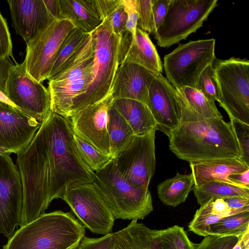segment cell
<instances>
[{
    "mask_svg": "<svg viewBox=\"0 0 249 249\" xmlns=\"http://www.w3.org/2000/svg\"><path fill=\"white\" fill-rule=\"evenodd\" d=\"M17 163L23 189L21 226L45 213L69 188L93 180L94 173L75 145L69 118L51 111L17 153Z\"/></svg>",
    "mask_w": 249,
    "mask_h": 249,
    "instance_id": "cell-1",
    "label": "cell"
},
{
    "mask_svg": "<svg viewBox=\"0 0 249 249\" xmlns=\"http://www.w3.org/2000/svg\"><path fill=\"white\" fill-rule=\"evenodd\" d=\"M170 150L179 159L190 162L218 159H240L232 125L213 118L181 123L168 138Z\"/></svg>",
    "mask_w": 249,
    "mask_h": 249,
    "instance_id": "cell-2",
    "label": "cell"
},
{
    "mask_svg": "<svg viewBox=\"0 0 249 249\" xmlns=\"http://www.w3.org/2000/svg\"><path fill=\"white\" fill-rule=\"evenodd\" d=\"M85 232L72 212L55 211L20 226L3 249H76Z\"/></svg>",
    "mask_w": 249,
    "mask_h": 249,
    "instance_id": "cell-3",
    "label": "cell"
},
{
    "mask_svg": "<svg viewBox=\"0 0 249 249\" xmlns=\"http://www.w3.org/2000/svg\"><path fill=\"white\" fill-rule=\"evenodd\" d=\"M92 183L115 219H143L153 210L148 188L133 185L125 180L114 159L94 173Z\"/></svg>",
    "mask_w": 249,
    "mask_h": 249,
    "instance_id": "cell-4",
    "label": "cell"
},
{
    "mask_svg": "<svg viewBox=\"0 0 249 249\" xmlns=\"http://www.w3.org/2000/svg\"><path fill=\"white\" fill-rule=\"evenodd\" d=\"M94 50L88 33L76 52L48 83L51 111L70 118L75 99L83 94L91 81Z\"/></svg>",
    "mask_w": 249,
    "mask_h": 249,
    "instance_id": "cell-5",
    "label": "cell"
},
{
    "mask_svg": "<svg viewBox=\"0 0 249 249\" xmlns=\"http://www.w3.org/2000/svg\"><path fill=\"white\" fill-rule=\"evenodd\" d=\"M91 34L94 50L91 81L86 91L74 101L71 116L101 101L111 92L119 66L120 39L113 33L108 21H103Z\"/></svg>",
    "mask_w": 249,
    "mask_h": 249,
    "instance_id": "cell-6",
    "label": "cell"
},
{
    "mask_svg": "<svg viewBox=\"0 0 249 249\" xmlns=\"http://www.w3.org/2000/svg\"><path fill=\"white\" fill-rule=\"evenodd\" d=\"M215 62L219 105L230 120L249 124V61L232 57Z\"/></svg>",
    "mask_w": 249,
    "mask_h": 249,
    "instance_id": "cell-7",
    "label": "cell"
},
{
    "mask_svg": "<svg viewBox=\"0 0 249 249\" xmlns=\"http://www.w3.org/2000/svg\"><path fill=\"white\" fill-rule=\"evenodd\" d=\"M215 45L214 38L179 44L164 57L166 78L177 89L184 87L196 89L202 71L216 59Z\"/></svg>",
    "mask_w": 249,
    "mask_h": 249,
    "instance_id": "cell-8",
    "label": "cell"
},
{
    "mask_svg": "<svg viewBox=\"0 0 249 249\" xmlns=\"http://www.w3.org/2000/svg\"><path fill=\"white\" fill-rule=\"evenodd\" d=\"M217 0H170L165 17L154 34L158 45L169 47L203 26Z\"/></svg>",
    "mask_w": 249,
    "mask_h": 249,
    "instance_id": "cell-9",
    "label": "cell"
},
{
    "mask_svg": "<svg viewBox=\"0 0 249 249\" xmlns=\"http://www.w3.org/2000/svg\"><path fill=\"white\" fill-rule=\"evenodd\" d=\"M5 95L18 109L41 124L51 111L48 89L28 73L24 61L11 67Z\"/></svg>",
    "mask_w": 249,
    "mask_h": 249,
    "instance_id": "cell-10",
    "label": "cell"
},
{
    "mask_svg": "<svg viewBox=\"0 0 249 249\" xmlns=\"http://www.w3.org/2000/svg\"><path fill=\"white\" fill-rule=\"evenodd\" d=\"M62 199L85 228L95 234L111 233L115 218L92 183L69 188Z\"/></svg>",
    "mask_w": 249,
    "mask_h": 249,
    "instance_id": "cell-11",
    "label": "cell"
},
{
    "mask_svg": "<svg viewBox=\"0 0 249 249\" xmlns=\"http://www.w3.org/2000/svg\"><path fill=\"white\" fill-rule=\"evenodd\" d=\"M135 135L114 160L124 178L131 184L148 188L155 171V133Z\"/></svg>",
    "mask_w": 249,
    "mask_h": 249,
    "instance_id": "cell-12",
    "label": "cell"
},
{
    "mask_svg": "<svg viewBox=\"0 0 249 249\" xmlns=\"http://www.w3.org/2000/svg\"><path fill=\"white\" fill-rule=\"evenodd\" d=\"M0 151V233L9 239L21 225L23 189L18 168Z\"/></svg>",
    "mask_w": 249,
    "mask_h": 249,
    "instance_id": "cell-13",
    "label": "cell"
},
{
    "mask_svg": "<svg viewBox=\"0 0 249 249\" xmlns=\"http://www.w3.org/2000/svg\"><path fill=\"white\" fill-rule=\"evenodd\" d=\"M74 28L68 20H55L27 45L24 61L36 80L42 83L48 80L61 44Z\"/></svg>",
    "mask_w": 249,
    "mask_h": 249,
    "instance_id": "cell-14",
    "label": "cell"
},
{
    "mask_svg": "<svg viewBox=\"0 0 249 249\" xmlns=\"http://www.w3.org/2000/svg\"><path fill=\"white\" fill-rule=\"evenodd\" d=\"M113 100L111 92L104 99L82 109L69 118L74 136L110 156L107 124L108 110Z\"/></svg>",
    "mask_w": 249,
    "mask_h": 249,
    "instance_id": "cell-15",
    "label": "cell"
},
{
    "mask_svg": "<svg viewBox=\"0 0 249 249\" xmlns=\"http://www.w3.org/2000/svg\"><path fill=\"white\" fill-rule=\"evenodd\" d=\"M146 105L155 121L157 130L169 138L180 124V108L177 89L161 73L150 84Z\"/></svg>",
    "mask_w": 249,
    "mask_h": 249,
    "instance_id": "cell-16",
    "label": "cell"
},
{
    "mask_svg": "<svg viewBox=\"0 0 249 249\" xmlns=\"http://www.w3.org/2000/svg\"><path fill=\"white\" fill-rule=\"evenodd\" d=\"M40 125L18 108L0 101V151L17 154L30 142Z\"/></svg>",
    "mask_w": 249,
    "mask_h": 249,
    "instance_id": "cell-17",
    "label": "cell"
},
{
    "mask_svg": "<svg viewBox=\"0 0 249 249\" xmlns=\"http://www.w3.org/2000/svg\"><path fill=\"white\" fill-rule=\"evenodd\" d=\"M7 2L12 25L26 45L55 21L43 0H8Z\"/></svg>",
    "mask_w": 249,
    "mask_h": 249,
    "instance_id": "cell-18",
    "label": "cell"
},
{
    "mask_svg": "<svg viewBox=\"0 0 249 249\" xmlns=\"http://www.w3.org/2000/svg\"><path fill=\"white\" fill-rule=\"evenodd\" d=\"M158 74L138 64L119 65L111 89L113 99H130L146 105L149 89Z\"/></svg>",
    "mask_w": 249,
    "mask_h": 249,
    "instance_id": "cell-19",
    "label": "cell"
},
{
    "mask_svg": "<svg viewBox=\"0 0 249 249\" xmlns=\"http://www.w3.org/2000/svg\"><path fill=\"white\" fill-rule=\"evenodd\" d=\"M128 62L141 65L156 73H161L163 66L157 49L148 34L137 28L134 36L126 30L120 39L119 64Z\"/></svg>",
    "mask_w": 249,
    "mask_h": 249,
    "instance_id": "cell-20",
    "label": "cell"
},
{
    "mask_svg": "<svg viewBox=\"0 0 249 249\" xmlns=\"http://www.w3.org/2000/svg\"><path fill=\"white\" fill-rule=\"evenodd\" d=\"M189 165L196 186L213 181L223 182L239 186L230 180L229 176L249 169V166L238 158L192 161L189 162Z\"/></svg>",
    "mask_w": 249,
    "mask_h": 249,
    "instance_id": "cell-21",
    "label": "cell"
},
{
    "mask_svg": "<svg viewBox=\"0 0 249 249\" xmlns=\"http://www.w3.org/2000/svg\"><path fill=\"white\" fill-rule=\"evenodd\" d=\"M177 90L180 124L213 118L223 119L215 102L207 98L196 89L184 87Z\"/></svg>",
    "mask_w": 249,
    "mask_h": 249,
    "instance_id": "cell-22",
    "label": "cell"
},
{
    "mask_svg": "<svg viewBox=\"0 0 249 249\" xmlns=\"http://www.w3.org/2000/svg\"><path fill=\"white\" fill-rule=\"evenodd\" d=\"M59 3L61 19L86 33H92L103 22L92 0H59Z\"/></svg>",
    "mask_w": 249,
    "mask_h": 249,
    "instance_id": "cell-23",
    "label": "cell"
},
{
    "mask_svg": "<svg viewBox=\"0 0 249 249\" xmlns=\"http://www.w3.org/2000/svg\"><path fill=\"white\" fill-rule=\"evenodd\" d=\"M111 106L124 117L135 135H144L157 130L154 117L146 105L130 99H113Z\"/></svg>",
    "mask_w": 249,
    "mask_h": 249,
    "instance_id": "cell-24",
    "label": "cell"
},
{
    "mask_svg": "<svg viewBox=\"0 0 249 249\" xmlns=\"http://www.w3.org/2000/svg\"><path fill=\"white\" fill-rule=\"evenodd\" d=\"M157 231L133 220L125 228L115 232L113 249H155Z\"/></svg>",
    "mask_w": 249,
    "mask_h": 249,
    "instance_id": "cell-25",
    "label": "cell"
},
{
    "mask_svg": "<svg viewBox=\"0 0 249 249\" xmlns=\"http://www.w3.org/2000/svg\"><path fill=\"white\" fill-rule=\"evenodd\" d=\"M194 180L192 173H177L173 178L167 179L157 186L159 199L165 205L177 207L184 203L193 190Z\"/></svg>",
    "mask_w": 249,
    "mask_h": 249,
    "instance_id": "cell-26",
    "label": "cell"
},
{
    "mask_svg": "<svg viewBox=\"0 0 249 249\" xmlns=\"http://www.w3.org/2000/svg\"><path fill=\"white\" fill-rule=\"evenodd\" d=\"M107 128L111 156L114 159L128 145L135 134L124 117L112 106L108 110Z\"/></svg>",
    "mask_w": 249,
    "mask_h": 249,
    "instance_id": "cell-27",
    "label": "cell"
},
{
    "mask_svg": "<svg viewBox=\"0 0 249 249\" xmlns=\"http://www.w3.org/2000/svg\"><path fill=\"white\" fill-rule=\"evenodd\" d=\"M193 191L200 205L211 199L214 200L235 196L249 198V188L220 181H213L198 186H194Z\"/></svg>",
    "mask_w": 249,
    "mask_h": 249,
    "instance_id": "cell-28",
    "label": "cell"
},
{
    "mask_svg": "<svg viewBox=\"0 0 249 249\" xmlns=\"http://www.w3.org/2000/svg\"><path fill=\"white\" fill-rule=\"evenodd\" d=\"M249 230V211H246L221 218L210 226L209 235L240 237Z\"/></svg>",
    "mask_w": 249,
    "mask_h": 249,
    "instance_id": "cell-29",
    "label": "cell"
},
{
    "mask_svg": "<svg viewBox=\"0 0 249 249\" xmlns=\"http://www.w3.org/2000/svg\"><path fill=\"white\" fill-rule=\"evenodd\" d=\"M155 241L157 249H196L184 228L178 225L158 230Z\"/></svg>",
    "mask_w": 249,
    "mask_h": 249,
    "instance_id": "cell-30",
    "label": "cell"
},
{
    "mask_svg": "<svg viewBox=\"0 0 249 249\" xmlns=\"http://www.w3.org/2000/svg\"><path fill=\"white\" fill-rule=\"evenodd\" d=\"M87 34L81 29L74 28L67 36L58 50L48 80L53 77L76 52Z\"/></svg>",
    "mask_w": 249,
    "mask_h": 249,
    "instance_id": "cell-31",
    "label": "cell"
},
{
    "mask_svg": "<svg viewBox=\"0 0 249 249\" xmlns=\"http://www.w3.org/2000/svg\"><path fill=\"white\" fill-rule=\"evenodd\" d=\"M78 151L87 166L94 173L103 169L113 159L73 135Z\"/></svg>",
    "mask_w": 249,
    "mask_h": 249,
    "instance_id": "cell-32",
    "label": "cell"
},
{
    "mask_svg": "<svg viewBox=\"0 0 249 249\" xmlns=\"http://www.w3.org/2000/svg\"><path fill=\"white\" fill-rule=\"evenodd\" d=\"M221 218L215 214L212 210V199L200 205L195 213L193 218L188 225L189 231L202 236L209 235L210 226Z\"/></svg>",
    "mask_w": 249,
    "mask_h": 249,
    "instance_id": "cell-33",
    "label": "cell"
},
{
    "mask_svg": "<svg viewBox=\"0 0 249 249\" xmlns=\"http://www.w3.org/2000/svg\"><path fill=\"white\" fill-rule=\"evenodd\" d=\"M213 65H209L202 71L197 81L196 89L209 99L219 102L218 89Z\"/></svg>",
    "mask_w": 249,
    "mask_h": 249,
    "instance_id": "cell-34",
    "label": "cell"
},
{
    "mask_svg": "<svg viewBox=\"0 0 249 249\" xmlns=\"http://www.w3.org/2000/svg\"><path fill=\"white\" fill-rule=\"evenodd\" d=\"M230 120L239 146L240 159L249 166V124L234 119Z\"/></svg>",
    "mask_w": 249,
    "mask_h": 249,
    "instance_id": "cell-35",
    "label": "cell"
},
{
    "mask_svg": "<svg viewBox=\"0 0 249 249\" xmlns=\"http://www.w3.org/2000/svg\"><path fill=\"white\" fill-rule=\"evenodd\" d=\"M240 237L209 234L196 244V249H232Z\"/></svg>",
    "mask_w": 249,
    "mask_h": 249,
    "instance_id": "cell-36",
    "label": "cell"
},
{
    "mask_svg": "<svg viewBox=\"0 0 249 249\" xmlns=\"http://www.w3.org/2000/svg\"><path fill=\"white\" fill-rule=\"evenodd\" d=\"M137 27L148 34L154 33L152 0H138Z\"/></svg>",
    "mask_w": 249,
    "mask_h": 249,
    "instance_id": "cell-37",
    "label": "cell"
},
{
    "mask_svg": "<svg viewBox=\"0 0 249 249\" xmlns=\"http://www.w3.org/2000/svg\"><path fill=\"white\" fill-rule=\"evenodd\" d=\"M115 239V232L99 238L84 236L76 249H113Z\"/></svg>",
    "mask_w": 249,
    "mask_h": 249,
    "instance_id": "cell-38",
    "label": "cell"
},
{
    "mask_svg": "<svg viewBox=\"0 0 249 249\" xmlns=\"http://www.w3.org/2000/svg\"><path fill=\"white\" fill-rule=\"evenodd\" d=\"M107 20L113 33L120 39L126 31L127 16L121 3L111 14Z\"/></svg>",
    "mask_w": 249,
    "mask_h": 249,
    "instance_id": "cell-39",
    "label": "cell"
},
{
    "mask_svg": "<svg viewBox=\"0 0 249 249\" xmlns=\"http://www.w3.org/2000/svg\"><path fill=\"white\" fill-rule=\"evenodd\" d=\"M127 16L126 30L133 37L137 28L139 18L138 0H121Z\"/></svg>",
    "mask_w": 249,
    "mask_h": 249,
    "instance_id": "cell-40",
    "label": "cell"
},
{
    "mask_svg": "<svg viewBox=\"0 0 249 249\" xmlns=\"http://www.w3.org/2000/svg\"><path fill=\"white\" fill-rule=\"evenodd\" d=\"M13 57L12 43L8 26L0 13V57Z\"/></svg>",
    "mask_w": 249,
    "mask_h": 249,
    "instance_id": "cell-41",
    "label": "cell"
},
{
    "mask_svg": "<svg viewBox=\"0 0 249 249\" xmlns=\"http://www.w3.org/2000/svg\"><path fill=\"white\" fill-rule=\"evenodd\" d=\"M170 0H152L154 33L162 23L167 13Z\"/></svg>",
    "mask_w": 249,
    "mask_h": 249,
    "instance_id": "cell-42",
    "label": "cell"
},
{
    "mask_svg": "<svg viewBox=\"0 0 249 249\" xmlns=\"http://www.w3.org/2000/svg\"><path fill=\"white\" fill-rule=\"evenodd\" d=\"M92 2L102 21L107 19L121 4V0H92Z\"/></svg>",
    "mask_w": 249,
    "mask_h": 249,
    "instance_id": "cell-43",
    "label": "cell"
},
{
    "mask_svg": "<svg viewBox=\"0 0 249 249\" xmlns=\"http://www.w3.org/2000/svg\"><path fill=\"white\" fill-rule=\"evenodd\" d=\"M212 208L213 213L221 218L240 213L231 209L224 199H212Z\"/></svg>",
    "mask_w": 249,
    "mask_h": 249,
    "instance_id": "cell-44",
    "label": "cell"
},
{
    "mask_svg": "<svg viewBox=\"0 0 249 249\" xmlns=\"http://www.w3.org/2000/svg\"><path fill=\"white\" fill-rule=\"evenodd\" d=\"M13 65L9 58L0 57V91L5 94L9 70Z\"/></svg>",
    "mask_w": 249,
    "mask_h": 249,
    "instance_id": "cell-45",
    "label": "cell"
},
{
    "mask_svg": "<svg viewBox=\"0 0 249 249\" xmlns=\"http://www.w3.org/2000/svg\"><path fill=\"white\" fill-rule=\"evenodd\" d=\"M231 209L242 213L249 211V198L242 197H231L224 199Z\"/></svg>",
    "mask_w": 249,
    "mask_h": 249,
    "instance_id": "cell-46",
    "label": "cell"
},
{
    "mask_svg": "<svg viewBox=\"0 0 249 249\" xmlns=\"http://www.w3.org/2000/svg\"><path fill=\"white\" fill-rule=\"evenodd\" d=\"M229 179L239 187L249 188V169L231 175L229 176Z\"/></svg>",
    "mask_w": 249,
    "mask_h": 249,
    "instance_id": "cell-47",
    "label": "cell"
},
{
    "mask_svg": "<svg viewBox=\"0 0 249 249\" xmlns=\"http://www.w3.org/2000/svg\"><path fill=\"white\" fill-rule=\"evenodd\" d=\"M50 15L55 20H61L59 0H43Z\"/></svg>",
    "mask_w": 249,
    "mask_h": 249,
    "instance_id": "cell-48",
    "label": "cell"
},
{
    "mask_svg": "<svg viewBox=\"0 0 249 249\" xmlns=\"http://www.w3.org/2000/svg\"><path fill=\"white\" fill-rule=\"evenodd\" d=\"M247 247H249V230L240 237L232 249H245Z\"/></svg>",
    "mask_w": 249,
    "mask_h": 249,
    "instance_id": "cell-49",
    "label": "cell"
},
{
    "mask_svg": "<svg viewBox=\"0 0 249 249\" xmlns=\"http://www.w3.org/2000/svg\"><path fill=\"white\" fill-rule=\"evenodd\" d=\"M0 101L8 105H11L12 106L17 107L16 106L14 105V104L9 100V99L7 97V96L0 91ZM18 108V107H17Z\"/></svg>",
    "mask_w": 249,
    "mask_h": 249,
    "instance_id": "cell-50",
    "label": "cell"
},
{
    "mask_svg": "<svg viewBox=\"0 0 249 249\" xmlns=\"http://www.w3.org/2000/svg\"><path fill=\"white\" fill-rule=\"evenodd\" d=\"M249 249V247H247V248H246V249Z\"/></svg>",
    "mask_w": 249,
    "mask_h": 249,
    "instance_id": "cell-51",
    "label": "cell"
}]
</instances>
